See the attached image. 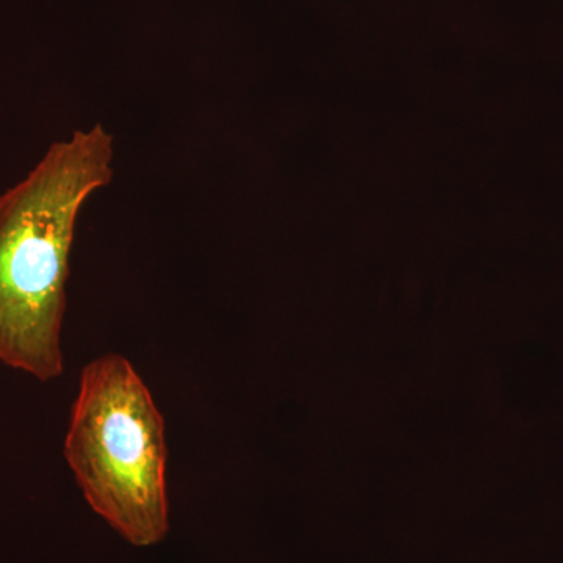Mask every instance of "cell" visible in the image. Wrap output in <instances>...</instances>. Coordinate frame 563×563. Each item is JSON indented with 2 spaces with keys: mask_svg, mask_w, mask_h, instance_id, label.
I'll return each mask as SVG.
<instances>
[{
  "mask_svg": "<svg viewBox=\"0 0 563 563\" xmlns=\"http://www.w3.org/2000/svg\"><path fill=\"white\" fill-rule=\"evenodd\" d=\"M114 136L102 124L55 141L0 195V363L49 383L65 373L62 331L77 221L113 180Z\"/></svg>",
  "mask_w": 563,
  "mask_h": 563,
  "instance_id": "1",
  "label": "cell"
},
{
  "mask_svg": "<svg viewBox=\"0 0 563 563\" xmlns=\"http://www.w3.org/2000/svg\"><path fill=\"white\" fill-rule=\"evenodd\" d=\"M66 462L92 510L135 547L169 531L165 420L120 354L84 366L66 432Z\"/></svg>",
  "mask_w": 563,
  "mask_h": 563,
  "instance_id": "2",
  "label": "cell"
}]
</instances>
